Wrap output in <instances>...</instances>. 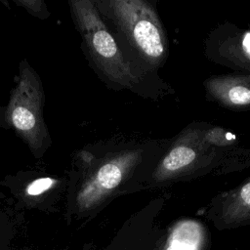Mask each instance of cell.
<instances>
[{
	"instance_id": "1",
	"label": "cell",
	"mask_w": 250,
	"mask_h": 250,
	"mask_svg": "<svg viewBox=\"0 0 250 250\" xmlns=\"http://www.w3.org/2000/svg\"><path fill=\"white\" fill-rule=\"evenodd\" d=\"M114 18L131 44L149 62H158L166 54L167 42L153 9L140 0L114 1Z\"/></svg>"
},
{
	"instance_id": "2",
	"label": "cell",
	"mask_w": 250,
	"mask_h": 250,
	"mask_svg": "<svg viewBox=\"0 0 250 250\" xmlns=\"http://www.w3.org/2000/svg\"><path fill=\"white\" fill-rule=\"evenodd\" d=\"M80 8L81 23L83 30L86 31L85 37L101 68L115 82L124 86L130 85L133 75L115 40L89 3H86V7Z\"/></svg>"
},
{
	"instance_id": "3",
	"label": "cell",
	"mask_w": 250,
	"mask_h": 250,
	"mask_svg": "<svg viewBox=\"0 0 250 250\" xmlns=\"http://www.w3.org/2000/svg\"><path fill=\"white\" fill-rule=\"evenodd\" d=\"M139 157L140 153L137 151H126L104 163L97 172L92 184L81 193L80 206L89 209L98 205L121 184Z\"/></svg>"
},
{
	"instance_id": "4",
	"label": "cell",
	"mask_w": 250,
	"mask_h": 250,
	"mask_svg": "<svg viewBox=\"0 0 250 250\" xmlns=\"http://www.w3.org/2000/svg\"><path fill=\"white\" fill-rule=\"evenodd\" d=\"M206 216L219 230L250 226V179L216 198Z\"/></svg>"
},
{
	"instance_id": "5",
	"label": "cell",
	"mask_w": 250,
	"mask_h": 250,
	"mask_svg": "<svg viewBox=\"0 0 250 250\" xmlns=\"http://www.w3.org/2000/svg\"><path fill=\"white\" fill-rule=\"evenodd\" d=\"M208 241L200 222L185 219L175 223L148 250H206Z\"/></svg>"
},
{
	"instance_id": "6",
	"label": "cell",
	"mask_w": 250,
	"mask_h": 250,
	"mask_svg": "<svg viewBox=\"0 0 250 250\" xmlns=\"http://www.w3.org/2000/svg\"><path fill=\"white\" fill-rule=\"evenodd\" d=\"M210 95L232 109L250 108V76H216L206 83Z\"/></svg>"
},
{
	"instance_id": "7",
	"label": "cell",
	"mask_w": 250,
	"mask_h": 250,
	"mask_svg": "<svg viewBox=\"0 0 250 250\" xmlns=\"http://www.w3.org/2000/svg\"><path fill=\"white\" fill-rule=\"evenodd\" d=\"M197 158L194 146L191 143H178L162 159L157 175L160 180L175 176L184 172Z\"/></svg>"
},
{
	"instance_id": "8",
	"label": "cell",
	"mask_w": 250,
	"mask_h": 250,
	"mask_svg": "<svg viewBox=\"0 0 250 250\" xmlns=\"http://www.w3.org/2000/svg\"><path fill=\"white\" fill-rule=\"evenodd\" d=\"M12 120L16 128L24 132L30 131L36 125L33 112L23 105L14 108L12 113Z\"/></svg>"
},
{
	"instance_id": "9",
	"label": "cell",
	"mask_w": 250,
	"mask_h": 250,
	"mask_svg": "<svg viewBox=\"0 0 250 250\" xmlns=\"http://www.w3.org/2000/svg\"><path fill=\"white\" fill-rule=\"evenodd\" d=\"M54 184V180L51 178H42L38 179L34 182H32L28 187H27V193L30 195H38L48 188H51V186Z\"/></svg>"
},
{
	"instance_id": "10",
	"label": "cell",
	"mask_w": 250,
	"mask_h": 250,
	"mask_svg": "<svg viewBox=\"0 0 250 250\" xmlns=\"http://www.w3.org/2000/svg\"><path fill=\"white\" fill-rule=\"evenodd\" d=\"M242 49L244 54L250 58V32L246 33L242 40Z\"/></svg>"
}]
</instances>
